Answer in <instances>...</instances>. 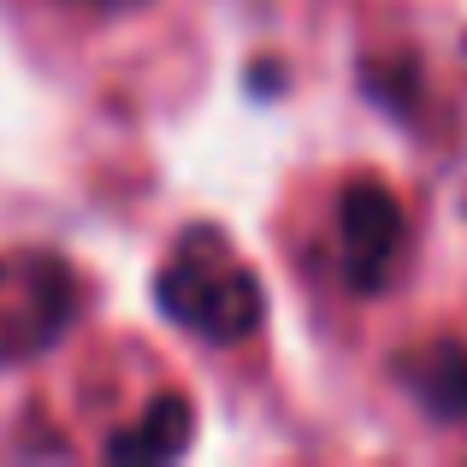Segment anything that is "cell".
Listing matches in <instances>:
<instances>
[{
  "label": "cell",
  "mask_w": 467,
  "mask_h": 467,
  "mask_svg": "<svg viewBox=\"0 0 467 467\" xmlns=\"http://www.w3.org/2000/svg\"><path fill=\"white\" fill-rule=\"evenodd\" d=\"M154 302L171 326L202 343H243L266 319V296L243 254L213 225H190L154 278Z\"/></svg>",
  "instance_id": "1"
},
{
  "label": "cell",
  "mask_w": 467,
  "mask_h": 467,
  "mask_svg": "<svg viewBox=\"0 0 467 467\" xmlns=\"http://www.w3.org/2000/svg\"><path fill=\"white\" fill-rule=\"evenodd\" d=\"M337 243H343V273H349V285L355 290H385L390 273L402 266V254H409L402 202L373 178L349 183L343 202H337Z\"/></svg>",
  "instance_id": "2"
},
{
  "label": "cell",
  "mask_w": 467,
  "mask_h": 467,
  "mask_svg": "<svg viewBox=\"0 0 467 467\" xmlns=\"http://www.w3.org/2000/svg\"><path fill=\"white\" fill-rule=\"evenodd\" d=\"M409 390L426 402V414L438 420H467V343L462 337H438L426 349H414L402 361Z\"/></svg>",
  "instance_id": "3"
},
{
  "label": "cell",
  "mask_w": 467,
  "mask_h": 467,
  "mask_svg": "<svg viewBox=\"0 0 467 467\" xmlns=\"http://www.w3.org/2000/svg\"><path fill=\"white\" fill-rule=\"evenodd\" d=\"M190 444V402L183 397H154L149 414H142L130 432H113L107 438V462H166Z\"/></svg>",
  "instance_id": "4"
},
{
  "label": "cell",
  "mask_w": 467,
  "mask_h": 467,
  "mask_svg": "<svg viewBox=\"0 0 467 467\" xmlns=\"http://www.w3.org/2000/svg\"><path fill=\"white\" fill-rule=\"evenodd\" d=\"M361 83H367V89H373L385 107H409L414 66H385V59H367V66H361Z\"/></svg>",
  "instance_id": "5"
},
{
  "label": "cell",
  "mask_w": 467,
  "mask_h": 467,
  "mask_svg": "<svg viewBox=\"0 0 467 467\" xmlns=\"http://www.w3.org/2000/svg\"><path fill=\"white\" fill-rule=\"evenodd\" d=\"M89 6H101V12H125V6H142V0H89Z\"/></svg>",
  "instance_id": "6"
}]
</instances>
